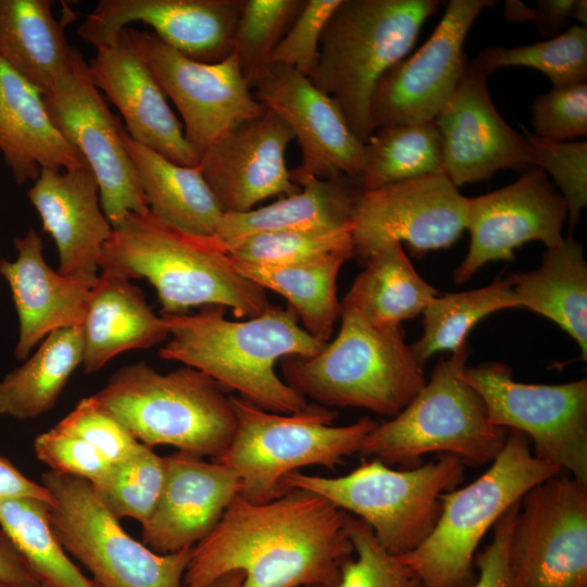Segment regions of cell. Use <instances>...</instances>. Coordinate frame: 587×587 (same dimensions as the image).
I'll use <instances>...</instances> for the list:
<instances>
[{"instance_id": "6da1fadb", "label": "cell", "mask_w": 587, "mask_h": 587, "mask_svg": "<svg viewBox=\"0 0 587 587\" xmlns=\"http://www.w3.org/2000/svg\"><path fill=\"white\" fill-rule=\"evenodd\" d=\"M354 553L345 511L305 489L251 503L238 495L191 553L183 587L239 571L240 587H336Z\"/></svg>"}, {"instance_id": "7a4b0ae2", "label": "cell", "mask_w": 587, "mask_h": 587, "mask_svg": "<svg viewBox=\"0 0 587 587\" xmlns=\"http://www.w3.org/2000/svg\"><path fill=\"white\" fill-rule=\"evenodd\" d=\"M225 312L224 307L207 305L193 314L161 315L170 340L160 357L203 372L263 410L282 414L304 410L307 398L277 376L275 365L289 355H313L326 342L307 333L289 305H272L241 321L227 320Z\"/></svg>"}, {"instance_id": "3957f363", "label": "cell", "mask_w": 587, "mask_h": 587, "mask_svg": "<svg viewBox=\"0 0 587 587\" xmlns=\"http://www.w3.org/2000/svg\"><path fill=\"white\" fill-rule=\"evenodd\" d=\"M99 268L146 278L157 291L162 315L221 305L236 317L251 319L273 305L265 289L241 276L212 237L178 230L149 210L129 213L113 225Z\"/></svg>"}, {"instance_id": "277c9868", "label": "cell", "mask_w": 587, "mask_h": 587, "mask_svg": "<svg viewBox=\"0 0 587 587\" xmlns=\"http://www.w3.org/2000/svg\"><path fill=\"white\" fill-rule=\"evenodd\" d=\"M336 338L310 357L280 360L284 382L323 407L401 412L426 384L401 328H382L340 303Z\"/></svg>"}, {"instance_id": "5b68a950", "label": "cell", "mask_w": 587, "mask_h": 587, "mask_svg": "<svg viewBox=\"0 0 587 587\" xmlns=\"http://www.w3.org/2000/svg\"><path fill=\"white\" fill-rule=\"evenodd\" d=\"M435 0H341L323 30L309 77L341 109L364 145L374 133L370 103L382 75L407 57Z\"/></svg>"}, {"instance_id": "8992f818", "label": "cell", "mask_w": 587, "mask_h": 587, "mask_svg": "<svg viewBox=\"0 0 587 587\" xmlns=\"http://www.w3.org/2000/svg\"><path fill=\"white\" fill-rule=\"evenodd\" d=\"M140 442L217 459L236 428L230 396L203 372L162 374L145 362L123 366L95 395Z\"/></svg>"}, {"instance_id": "52a82bcc", "label": "cell", "mask_w": 587, "mask_h": 587, "mask_svg": "<svg viewBox=\"0 0 587 587\" xmlns=\"http://www.w3.org/2000/svg\"><path fill=\"white\" fill-rule=\"evenodd\" d=\"M559 473L533 454L525 435L508 430L489 467L471 484L442 494L429 535L398 557L416 573L422 587H470L476 579V549L486 533L528 490Z\"/></svg>"}, {"instance_id": "ba28073f", "label": "cell", "mask_w": 587, "mask_h": 587, "mask_svg": "<svg viewBox=\"0 0 587 587\" xmlns=\"http://www.w3.org/2000/svg\"><path fill=\"white\" fill-rule=\"evenodd\" d=\"M236 428L228 448L213 460L233 470L240 479V496L251 503L272 501L288 489L284 478L299 469H334L345 457L359 452L378 424L364 416L352 424L334 426L337 412L313 403L297 413L263 410L230 396Z\"/></svg>"}, {"instance_id": "9c48e42d", "label": "cell", "mask_w": 587, "mask_h": 587, "mask_svg": "<svg viewBox=\"0 0 587 587\" xmlns=\"http://www.w3.org/2000/svg\"><path fill=\"white\" fill-rule=\"evenodd\" d=\"M464 464L441 453L434 461L409 470H394L373 458L337 477L289 473L288 488L312 491L372 528L378 542L395 555L415 549L434 528L440 496L462 483Z\"/></svg>"}, {"instance_id": "30bf717a", "label": "cell", "mask_w": 587, "mask_h": 587, "mask_svg": "<svg viewBox=\"0 0 587 587\" xmlns=\"http://www.w3.org/2000/svg\"><path fill=\"white\" fill-rule=\"evenodd\" d=\"M466 357L464 348L440 358L420 392L391 420L378 423L359 453L387 465H415L434 452L455 455L464 465L491 463L508 429L491 423L482 398L461 377Z\"/></svg>"}, {"instance_id": "8fae6325", "label": "cell", "mask_w": 587, "mask_h": 587, "mask_svg": "<svg viewBox=\"0 0 587 587\" xmlns=\"http://www.w3.org/2000/svg\"><path fill=\"white\" fill-rule=\"evenodd\" d=\"M52 528L98 587H183L193 547L160 554L130 537L87 479L47 471Z\"/></svg>"}, {"instance_id": "7c38bea8", "label": "cell", "mask_w": 587, "mask_h": 587, "mask_svg": "<svg viewBox=\"0 0 587 587\" xmlns=\"http://www.w3.org/2000/svg\"><path fill=\"white\" fill-rule=\"evenodd\" d=\"M482 398L497 426L516 430L533 444V454L587 483V379L565 384H526L503 363L460 370Z\"/></svg>"}, {"instance_id": "4fadbf2b", "label": "cell", "mask_w": 587, "mask_h": 587, "mask_svg": "<svg viewBox=\"0 0 587 587\" xmlns=\"http://www.w3.org/2000/svg\"><path fill=\"white\" fill-rule=\"evenodd\" d=\"M509 562L516 587H587V483L561 472L522 497Z\"/></svg>"}, {"instance_id": "5bb4252c", "label": "cell", "mask_w": 587, "mask_h": 587, "mask_svg": "<svg viewBox=\"0 0 587 587\" xmlns=\"http://www.w3.org/2000/svg\"><path fill=\"white\" fill-rule=\"evenodd\" d=\"M123 32L178 110L185 138L199 159L222 135L264 112L234 51L223 61L203 63L176 51L153 33L132 27Z\"/></svg>"}, {"instance_id": "9a60e30c", "label": "cell", "mask_w": 587, "mask_h": 587, "mask_svg": "<svg viewBox=\"0 0 587 587\" xmlns=\"http://www.w3.org/2000/svg\"><path fill=\"white\" fill-rule=\"evenodd\" d=\"M466 220L467 198L444 173L363 190L351 220L353 257L364 262L402 241L415 254L445 249L466 229Z\"/></svg>"}, {"instance_id": "2e32d148", "label": "cell", "mask_w": 587, "mask_h": 587, "mask_svg": "<svg viewBox=\"0 0 587 587\" xmlns=\"http://www.w3.org/2000/svg\"><path fill=\"white\" fill-rule=\"evenodd\" d=\"M43 97L54 125L92 172L102 210L112 226L129 213L148 211L136 167L124 143L125 127L89 78L83 55L72 72Z\"/></svg>"}, {"instance_id": "e0dca14e", "label": "cell", "mask_w": 587, "mask_h": 587, "mask_svg": "<svg viewBox=\"0 0 587 587\" xmlns=\"http://www.w3.org/2000/svg\"><path fill=\"white\" fill-rule=\"evenodd\" d=\"M489 0H451L428 40L390 66L370 103L374 130L434 121L445 109L467 67L466 35Z\"/></svg>"}, {"instance_id": "ac0fdd59", "label": "cell", "mask_w": 587, "mask_h": 587, "mask_svg": "<svg viewBox=\"0 0 587 587\" xmlns=\"http://www.w3.org/2000/svg\"><path fill=\"white\" fill-rule=\"evenodd\" d=\"M566 217L565 200L536 166L505 187L467 198L471 240L453 273L454 282H467L488 262L512 261L514 251L528 241H541L547 249L558 246Z\"/></svg>"}, {"instance_id": "d6986e66", "label": "cell", "mask_w": 587, "mask_h": 587, "mask_svg": "<svg viewBox=\"0 0 587 587\" xmlns=\"http://www.w3.org/2000/svg\"><path fill=\"white\" fill-rule=\"evenodd\" d=\"M252 92L285 121L298 141L301 163L290 171L297 185L310 177L360 178L364 143L351 130L337 102L308 76L271 64Z\"/></svg>"}, {"instance_id": "ffe728a7", "label": "cell", "mask_w": 587, "mask_h": 587, "mask_svg": "<svg viewBox=\"0 0 587 587\" xmlns=\"http://www.w3.org/2000/svg\"><path fill=\"white\" fill-rule=\"evenodd\" d=\"M294 139L285 121L265 108L205 149L198 167L223 214L247 212L271 197L301 190L286 163Z\"/></svg>"}, {"instance_id": "44dd1931", "label": "cell", "mask_w": 587, "mask_h": 587, "mask_svg": "<svg viewBox=\"0 0 587 587\" xmlns=\"http://www.w3.org/2000/svg\"><path fill=\"white\" fill-rule=\"evenodd\" d=\"M243 0H101L77 28L96 48L110 43L132 23H142L176 51L216 63L233 52Z\"/></svg>"}, {"instance_id": "7402d4cb", "label": "cell", "mask_w": 587, "mask_h": 587, "mask_svg": "<svg viewBox=\"0 0 587 587\" xmlns=\"http://www.w3.org/2000/svg\"><path fill=\"white\" fill-rule=\"evenodd\" d=\"M487 74L473 61L445 109L435 118L444 173L457 187L489 179L501 170L532 167L528 143L492 103Z\"/></svg>"}, {"instance_id": "603a6c76", "label": "cell", "mask_w": 587, "mask_h": 587, "mask_svg": "<svg viewBox=\"0 0 587 587\" xmlns=\"http://www.w3.org/2000/svg\"><path fill=\"white\" fill-rule=\"evenodd\" d=\"M165 459V482L150 517L141 525V542L160 554L195 547L217 525L241 484L216 461L176 451Z\"/></svg>"}, {"instance_id": "cb8c5ba5", "label": "cell", "mask_w": 587, "mask_h": 587, "mask_svg": "<svg viewBox=\"0 0 587 587\" xmlns=\"http://www.w3.org/2000/svg\"><path fill=\"white\" fill-rule=\"evenodd\" d=\"M87 63L92 84L117 108L127 134L170 161L197 166L199 158L149 67L124 32Z\"/></svg>"}, {"instance_id": "d4e9b609", "label": "cell", "mask_w": 587, "mask_h": 587, "mask_svg": "<svg viewBox=\"0 0 587 587\" xmlns=\"http://www.w3.org/2000/svg\"><path fill=\"white\" fill-rule=\"evenodd\" d=\"M16 259L0 260V275L10 289L18 317L14 355L25 361L49 334L83 323L97 276H66L45 261L42 240L29 228L15 237Z\"/></svg>"}, {"instance_id": "484cf974", "label": "cell", "mask_w": 587, "mask_h": 587, "mask_svg": "<svg viewBox=\"0 0 587 587\" xmlns=\"http://www.w3.org/2000/svg\"><path fill=\"white\" fill-rule=\"evenodd\" d=\"M27 196L57 247L58 272L97 276L113 226L104 214L89 167L42 170Z\"/></svg>"}, {"instance_id": "4316f807", "label": "cell", "mask_w": 587, "mask_h": 587, "mask_svg": "<svg viewBox=\"0 0 587 587\" xmlns=\"http://www.w3.org/2000/svg\"><path fill=\"white\" fill-rule=\"evenodd\" d=\"M0 152L18 185L35 182L42 170L88 167L54 125L41 91L1 59Z\"/></svg>"}, {"instance_id": "83f0119b", "label": "cell", "mask_w": 587, "mask_h": 587, "mask_svg": "<svg viewBox=\"0 0 587 587\" xmlns=\"http://www.w3.org/2000/svg\"><path fill=\"white\" fill-rule=\"evenodd\" d=\"M82 330V365L87 374L125 351L148 349L168 337L163 317L152 311L142 290L112 268L98 274Z\"/></svg>"}, {"instance_id": "f1b7e54d", "label": "cell", "mask_w": 587, "mask_h": 587, "mask_svg": "<svg viewBox=\"0 0 587 587\" xmlns=\"http://www.w3.org/2000/svg\"><path fill=\"white\" fill-rule=\"evenodd\" d=\"M50 0H0V59L43 96L72 72L82 53L65 28L75 14L64 5L60 20Z\"/></svg>"}, {"instance_id": "f546056e", "label": "cell", "mask_w": 587, "mask_h": 587, "mask_svg": "<svg viewBox=\"0 0 587 587\" xmlns=\"http://www.w3.org/2000/svg\"><path fill=\"white\" fill-rule=\"evenodd\" d=\"M297 193L242 213H225L212 239L224 252L234 243L263 233L351 227L357 200L363 191L358 178L339 175L310 177ZM225 253V252H224Z\"/></svg>"}, {"instance_id": "4dcf8cb0", "label": "cell", "mask_w": 587, "mask_h": 587, "mask_svg": "<svg viewBox=\"0 0 587 587\" xmlns=\"http://www.w3.org/2000/svg\"><path fill=\"white\" fill-rule=\"evenodd\" d=\"M123 139L136 167L149 211L159 221L178 230L212 237L223 212L198 165L174 163L135 141L126 129Z\"/></svg>"}, {"instance_id": "1f68e13d", "label": "cell", "mask_w": 587, "mask_h": 587, "mask_svg": "<svg viewBox=\"0 0 587 587\" xmlns=\"http://www.w3.org/2000/svg\"><path fill=\"white\" fill-rule=\"evenodd\" d=\"M520 308L540 314L561 327L587 360V263L572 235L545 251L538 268L509 277Z\"/></svg>"}, {"instance_id": "d6a6232c", "label": "cell", "mask_w": 587, "mask_h": 587, "mask_svg": "<svg viewBox=\"0 0 587 587\" xmlns=\"http://www.w3.org/2000/svg\"><path fill=\"white\" fill-rule=\"evenodd\" d=\"M351 258L353 249L345 248L287 264H257L230 257L229 260L241 276L282 295L301 320L302 328L316 340L327 342L340 317L338 273Z\"/></svg>"}, {"instance_id": "836d02e7", "label": "cell", "mask_w": 587, "mask_h": 587, "mask_svg": "<svg viewBox=\"0 0 587 587\" xmlns=\"http://www.w3.org/2000/svg\"><path fill=\"white\" fill-rule=\"evenodd\" d=\"M364 263L340 303L374 326L401 328L403 321L421 314L439 295L417 274L400 242L382 247Z\"/></svg>"}, {"instance_id": "e575fe53", "label": "cell", "mask_w": 587, "mask_h": 587, "mask_svg": "<svg viewBox=\"0 0 587 587\" xmlns=\"http://www.w3.org/2000/svg\"><path fill=\"white\" fill-rule=\"evenodd\" d=\"M23 362L0 380V414L36 419L54 407L83 362L82 324L52 332Z\"/></svg>"}, {"instance_id": "d590c367", "label": "cell", "mask_w": 587, "mask_h": 587, "mask_svg": "<svg viewBox=\"0 0 587 587\" xmlns=\"http://www.w3.org/2000/svg\"><path fill=\"white\" fill-rule=\"evenodd\" d=\"M444 173L442 143L434 121L374 130L364 145L363 190ZM445 174V173H444Z\"/></svg>"}, {"instance_id": "8d00e7d4", "label": "cell", "mask_w": 587, "mask_h": 587, "mask_svg": "<svg viewBox=\"0 0 587 587\" xmlns=\"http://www.w3.org/2000/svg\"><path fill=\"white\" fill-rule=\"evenodd\" d=\"M49 508L36 498H1L0 529L12 540L39 583L98 587L67 557L52 528Z\"/></svg>"}, {"instance_id": "74e56055", "label": "cell", "mask_w": 587, "mask_h": 587, "mask_svg": "<svg viewBox=\"0 0 587 587\" xmlns=\"http://www.w3.org/2000/svg\"><path fill=\"white\" fill-rule=\"evenodd\" d=\"M511 308L520 304L509 278H497L483 288L437 295L422 312L423 334L410 349L422 366L438 351L457 353L466 348L465 339L479 321Z\"/></svg>"}, {"instance_id": "f35d334b", "label": "cell", "mask_w": 587, "mask_h": 587, "mask_svg": "<svg viewBox=\"0 0 587 587\" xmlns=\"http://www.w3.org/2000/svg\"><path fill=\"white\" fill-rule=\"evenodd\" d=\"M473 62L487 75L509 66L536 68L549 77L553 88L587 83V27L574 25L527 46L488 47Z\"/></svg>"}, {"instance_id": "ab89813d", "label": "cell", "mask_w": 587, "mask_h": 587, "mask_svg": "<svg viewBox=\"0 0 587 587\" xmlns=\"http://www.w3.org/2000/svg\"><path fill=\"white\" fill-rule=\"evenodd\" d=\"M164 457L139 442L124 459L112 463L91 483L105 508L116 517H132L141 525L152 514L165 482Z\"/></svg>"}, {"instance_id": "60d3db41", "label": "cell", "mask_w": 587, "mask_h": 587, "mask_svg": "<svg viewBox=\"0 0 587 587\" xmlns=\"http://www.w3.org/2000/svg\"><path fill=\"white\" fill-rule=\"evenodd\" d=\"M305 0H243L234 38L240 72L253 88L271 65V57Z\"/></svg>"}, {"instance_id": "b9f144b4", "label": "cell", "mask_w": 587, "mask_h": 587, "mask_svg": "<svg viewBox=\"0 0 587 587\" xmlns=\"http://www.w3.org/2000/svg\"><path fill=\"white\" fill-rule=\"evenodd\" d=\"M352 248L351 227L287 229L257 234L225 249L230 258L257 264H287Z\"/></svg>"}, {"instance_id": "7bdbcfd3", "label": "cell", "mask_w": 587, "mask_h": 587, "mask_svg": "<svg viewBox=\"0 0 587 587\" xmlns=\"http://www.w3.org/2000/svg\"><path fill=\"white\" fill-rule=\"evenodd\" d=\"M345 527L357 558L342 566L336 587H422L416 573L378 542L367 523L345 512Z\"/></svg>"}, {"instance_id": "ee69618b", "label": "cell", "mask_w": 587, "mask_h": 587, "mask_svg": "<svg viewBox=\"0 0 587 587\" xmlns=\"http://www.w3.org/2000/svg\"><path fill=\"white\" fill-rule=\"evenodd\" d=\"M523 130L532 167L548 172L561 190L567 205L569 234L572 235L587 203V142L552 141Z\"/></svg>"}, {"instance_id": "f6af8a7d", "label": "cell", "mask_w": 587, "mask_h": 587, "mask_svg": "<svg viewBox=\"0 0 587 587\" xmlns=\"http://www.w3.org/2000/svg\"><path fill=\"white\" fill-rule=\"evenodd\" d=\"M55 427L88 442L111 464L127 457L140 442L93 395L80 399Z\"/></svg>"}, {"instance_id": "bcb514c9", "label": "cell", "mask_w": 587, "mask_h": 587, "mask_svg": "<svg viewBox=\"0 0 587 587\" xmlns=\"http://www.w3.org/2000/svg\"><path fill=\"white\" fill-rule=\"evenodd\" d=\"M533 134L552 141L587 135V83L553 88L535 98L530 108Z\"/></svg>"}, {"instance_id": "7dc6e473", "label": "cell", "mask_w": 587, "mask_h": 587, "mask_svg": "<svg viewBox=\"0 0 587 587\" xmlns=\"http://www.w3.org/2000/svg\"><path fill=\"white\" fill-rule=\"evenodd\" d=\"M341 0H305V3L276 46L271 64L288 66L310 77L320 57L323 30Z\"/></svg>"}, {"instance_id": "c3c4849f", "label": "cell", "mask_w": 587, "mask_h": 587, "mask_svg": "<svg viewBox=\"0 0 587 587\" xmlns=\"http://www.w3.org/2000/svg\"><path fill=\"white\" fill-rule=\"evenodd\" d=\"M34 451L50 471L90 483L100 478L111 465L91 445L55 426L35 438Z\"/></svg>"}, {"instance_id": "681fc988", "label": "cell", "mask_w": 587, "mask_h": 587, "mask_svg": "<svg viewBox=\"0 0 587 587\" xmlns=\"http://www.w3.org/2000/svg\"><path fill=\"white\" fill-rule=\"evenodd\" d=\"M520 501L510 507L494 525L491 541L475 555L478 570L470 587H516L510 562L509 541Z\"/></svg>"}, {"instance_id": "f907efd6", "label": "cell", "mask_w": 587, "mask_h": 587, "mask_svg": "<svg viewBox=\"0 0 587 587\" xmlns=\"http://www.w3.org/2000/svg\"><path fill=\"white\" fill-rule=\"evenodd\" d=\"M15 497L36 498L50 507L53 503L52 495L42 484L32 480L7 458L0 455V499Z\"/></svg>"}, {"instance_id": "816d5d0a", "label": "cell", "mask_w": 587, "mask_h": 587, "mask_svg": "<svg viewBox=\"0 0 587 587\" xmlns=\"http://www.w3.org/2000/svg\"><path fill=\"white\" fill-rule=\"evenodd\" d=\"M0 583L33 587L39 580L9 536L0 529Z\"/></svg>"}, {"instance_id": "f5cc1de1", "label": "cell", "mask_w": 587, "mask_h": 587, "mask_svg": "<svg viewBox=\"0 0 587 587\" xmlns=\"http://www.w3.org/2000/svg\"><path fill=\"white\" fill-rule=\"evenodd\" d=\"M575 0L536 1L535 24L538 33L550 39L561 34L572 15Z\"/></svg>"}, {"instance_id": "db71d44e", "label": "cell", "mask_w": 587, "mask_h": 587, "mask_svg": "<svg viewBox=\"0 0 587 587\" xmlns=\"http://www.w3.org/2000/svg\"><path fill=\"white\" fill-rule=\"evenodd\" d=\"M503 13L507 20L513 22H526L535 20V10L525 3L516 0L504 2Z\"/></svg>"}, {"instance_id": "11a10c76", "label": "cell", "mask_w": 587, "mask_h": 587, "mask_svg": "<svg viewBox=\"0 0 587 587\" xmlns=\"http://www.w3.org/2000/svg\"><path fill=\"white\" fill-rule=\"evenodd\" d=\"M243 580V574L239 571L227 572L214 579L207 587H240Z\"/></svg>"}, {"instance_id": "9f6ffc18", "label": "cell", "mask_w": 587, "mask_h": 587, "mask_svg": "<svg viewBox=\"0 0 587 587\" xmlns=\"http://www.w3.org/2000/svg\"><path fill=\"white\" fill-rule=\"evenodd\" d=\"M571 18H574L575 21L579 22L580 26H585L587 24V1L586 0H575Z\"/></svg>"}, {"instance_id": "6f0895ef", "label": "cell", "mask_w": 587, "mask_h": 587, "mask_svg": "<svg viewBox=\"0 0 587 587\" xmlns=\"http://www.w3.org/2000/svg\"><path fill=\"white\" fill-rule=\"evenodd\" d=\"M0 587H17V586L0 583ZM33 587H55V586H52L50 584L39 583L38 585L33 586Z\"/></svg>"}]
</instances>
